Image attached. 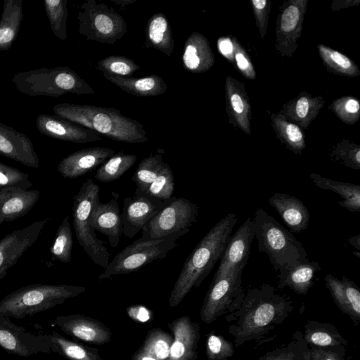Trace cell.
Returning <instances> with one entry per match:
<instances>
[{"label": "cell", "mask_w": 360, "mask_h": 360, "mask_svg": "<svg viewBox=\"0 0 360 360\" xmlns=\"http://www.w3.org/2000/svg\"><path fill=\"white\" fill-rule=\"evenodd\" d=\"M252 221L259 251L267 254L274 269L307 258L302 243L263 209L256 210Z\"/></svg>", "instance_id": "8992f818"}, {"label": "cell", "mask_w": 360, "mask_h": 360, "mask_svg": "<svg viewBox=\"0 0 360 360\" xmlns=\"http://www.w3.org/2000/svg\"><path fill=\"white\" fill-rule=\"evenodd\" d=\"M237 221L235 214H228L197 244L186 259L172 290V307L177 306L193 288L198 287L221 259Z\"/></svg>", "instance_id": "7a4b0ae2"}, {"label": "cell", "mask_w": 360, "mask_h": 360, "mask_svg": "<svg viewBox=\"0 0 360 360\" xmlns=\"http://www.w3.org/2000/svg\"><path fill=\"white\" fill-rule=\"evenodd\" d=\"M257 360H311L310 348L297 330L288 343L269 351Z\"/></svg>", "instance_id": "1f68e13d"}, {"label": "cell", "mask_w": 360, "mask_h": 360, "mask_svg": "<svg viewBox=\"0 0 360 360\" xmlns=\"http://www.w3.org/2000/svg\"><path fill=\"white\" fill-rule=\"evenodd\" d=\"M268 201L280 214L292 233H300L308 227L310 214L300 199L288 194L274 193Z\"/></svg>", "instance_id": "cb8c5ba5"}, {"label": "cell", "mask_w": 360, "mask_h": 360, "mask_svg": "<svg viewBox=\"0 0 360 360\" xmlns=\"http://www.w3.org/2000/svg\"><path fill=\"white\" fill-rule=\"evenodd\" d=\"M349 243L354 247L357 251L360 250V235L352 236L348 239Z\"/></svg>", "instance_id": "11a10c76"}, {"label": "cell", "mask_w": 360, "mask_h": 360, "mask_svg": "<svg viewBox=\"0 0 360 360\" xmlns=\"http://www.w3.org/2000/svg\"><path fill=\"white\" fill-rule=\"evenodd\" d=\"M231 101L233 110L238 113H241L243 110V103L240 96L233 94L231 96Z\"/></svg>", "instance_id": "f907efd6"}, {"label": "cell", "mask_w": 360, "mask_h": 360, "mask_svg": "<svg viewBox=\"0 0 360 360\" xmlns=\"http://www.w3.org/2000/svg\"><path fill=\"white\" fill-rule=\"evenodd\" d=\"M304 340L311 347H327L337 345L348 346L347 341L336 326L327 322L309 320L302 333Z\"/></svg>", "instance_id": "f1b7e54d"}, {"label": "cell", "mask_w": 360, "mask_h": 360, "mask_svg": "<svg viewBox=\"0 0 360 360\" xmlns=\"http://www.w3.org/2000/svg\"><path fill=\"white\" fill-rule=\"evenodd\" d=\"M198 206L184 198L172 196L165 206L142 229L141 238L158 239L183 229L195 223Z\"/></svg>", "instance_id": "30bf717a"}, {"label": "cell", "mask_w": 360, "mask_h": 360, "mask_svg": "<svg viewBox=\"0 0 360 360\" xmlns=\"http://www.w3.org/2000/svg\"><path fill=\"white\" fill-rule=\"evenodd\" d=\"M172 341L173 338L169 333L155 328L148 333L141 349L158 360H168Z\"/></svg>", "instance_id": "74e56055"}, {"label": "cell", "mask_w": 360, "mask_h": 360, "mask_svg": "<svg viewBox=\"0 0 360 360\" xmlns=\"http://www.w3.org/2000/svg\"><path fill=\"white\" fill-rule=\"evenodd\" d=\"M309 110V102L307 98L302 97L300 98L296 105V112L298 117L303 118L305 117L308 113Z\"/></svg>", "instance_id": "c3c4849f"}, {"label": "cell", "mask_w": 360, "mask_h": 360, "mask_svg": "<svg viewBox=\"0 0 360 360\" xmlns=\"http://www.w3.org/2000/svg\"><path fill=\"white\" fill-rule=\"evenodd\" d=\"M309 348L311 360H346V347L343 345L327 347L311 346Z\"/></svg>", "instance_id": "7bdbcfd3"}, {"label": "cell", "mask_w": 360, "mask_h": 360, "mask_svg": "<svg viewBox=\"0 0 360 360\" xmlns=\"http://www.w3.org/2000/svg\"><path fill=\"white\" fill-rule=\"evenodd\" d=\"M219 49L223 55L228 56L233 51V44L228 39H222L219 42Z\"/></svg>", "instance_id": "681fc988"}, {"label": "cell", "mask_w": 360, "mask_h": 360, "mask_svg": "<svg viewBox=\"0 0 360 360\" xmlns=\"http://www.w3.org/2000/svg\"><path fill=\"white\" fill-rule=\"evenodd\" d=\"M252 4L257 9H263L266 4V0H252Z\"/></svg>", "instance_id": "9f6ffc18"}, {"label": "cell", "mask_w": 360, "mask_h": 360, "mask_svg": "<svg viewBox=\"0 0 360 360\" xmlns=\"http://www.w3.org/2000/svg\"><path fill=\"white\" fill-rule=\"evenodd\" d=\"M56 325L67 335L94 344H105L111 339L108 328L98 321L80 314L62 315Z\"/></svg>", "instance_id": "d6986e66"}, {"label": "cell", "mask_w": 360, "mask_h": 360, "mask_svg": "<svg viewBox=\"0 0 360 360\" xmlns=\"http://www.w3.org/2000/svg\"><path fill=\"white\" fill-rule=\"evenodd\" d=\"M286 134L289 141L295 146V148H301L302 134L297 126L289 124L286 127Z\"/></svg>", "instance_id": "f6af8a7d"}, {"label": "cell", "mask_w": 360, "mask_h": 360, "mask_svg": "<svg viewBox=\"0 0 360 360\" xmlns=\"http://www.w3.org/2000/svg\"><path fill=\"white\" fill-rule=\"evenodd\" d=\"M102 73L122 77H131L141 68L132 59L122 56H109L96 63Z\"/></svg>", "instance_id": "ab89813d"}, {"label": "cell", "mask_w": 360, "mask_h": 360, "mask_svg": "<svg viewBox=\"0 0 360 360\" xmlns=\"http://www.w3.org/2000/svg\"><path fill=\"white\" fill-rule=\"evenodd\" d=\"M174 189V178L172 170L167 162H164L155 180L141 194L166 200L172 197Z\"/></svg>", "instance_id": "f35d334b"}, {"label": "cell", "mask_w": 360, "mask_h": 360, "mask_svg": "<svg viewBox=\"0 0 360 360\" xmlns=\"http://www.w3.org/2000/svg\"><path fill=\"white\" fill-rule=\"evenodd\" d=\"M163 153L164 151L157 152L141 161L132 176V180L136 186L135 194L143 193L155 180L165 162L162 159Z\"/></svg>", "instance_id": "e575fe53"}, {"label": "cell", "mask_w": 360, "mask_h": 360, "mask_svg": "<svg viewBox=\"0 0 360 360\" xmlns=\"http://www.w3.org/2000/svg\"><path fill=\"white\" fill-rule=\"evenodd\" d=\"M36 126L41 134L65 141L86 143L102 139L97 132L56 115H39L36 119Z\"/></svg>", "instance_id": "2e32d148"}, {"label": "cell", "mask_w": 360, "mask_h": 360, "mask_svg": "<svg viewBox=\"0 0 360 360\" xmlns=\"http://www.w3.org/2000/svg\"><path fill=\"white\" fill-rule=\"evenodd\" d=\"M325 284L339 309L348 316L353 323L360 322V291L356 284L343 276L341 279L327 274Z\"/></svg>", "instance_id": "7402d4cb"}, {"label": "cell", "mask_w": 360, "mask_h": 360, "mask_svg": "<svg viewBox=\"0 0 360 360\" xmlns=\"http://www.w3.org/2000/svg\"><path fill=\"white\" fill-rule=\"evenodd\" d=\"M136 0H112V2L121 6H125L135 2Z\"/></svg>", "instance_id": "6f0895ef"}, {"label": "cell", "mask_w": 360, "mask_h": 360, "mask_svg": "<svg viewBox=\"0 0 360 360\" xmlns=\"http://www.w3.org/2000/svg\"><path fill=\"white\" fill-rule=\"evenodd\" d=\"M11 82L22 94L30 96L59 97L66 94L91 95L94 89L67 66L39 68L18 72Z\"/></svg>", "instance_id": "5b68a950"}, {"label": "cell", "mask_w": 360, "mask_h": 360, "mask_svg": "<svg viewBox=\"0 0 360 360\" xmlns=\"http://www.w3.org/2000/svg\"><path fill=\"white\" fill-rule=\"evenodd\" d=\"M136 160V155L127 154L123 151L115 153L100 166L94 178L103 183L117 180L134 165Z\"/></svg>", "instance_id": "836d02e7"}, {"label": "cell", "mask_w": 360, "mask_h": 360, "mask_svg": "<svg viewBox=\"0 0 360 360\" xmlns=\"http://www.w3.org/2000/svg\"><path fill=\"white\" fill-rule=\"evenodd\" d=\"M128 313L134 319L146 322L150 319L149 311L144 307L136 305L128 309Z\"/></svg>", "instance_id": "bcb514c9"}, {"label": "cell", "mask_w": 360, "mask_h": 360, "mask_svg": "<svg viewBox=\"0 0 360 360\" xmlns=\"http://www.w3.org/2000/svg\"><path fill=\"white\" fill-rule=\"evenodd\" d=\"M145 46L155 49L170 57L174 41L172 28L167 16L160 12L153 14L146 27Z\"/></svg>", "instance_id": "4316f807"}, {"label": "cell", "mask_w": 360, "mask_h": 360, "mask_svg": "<svg viewBox=\"0 0 360 360\" xmlns=\"http://www.w3.org/2000/svg\"><path fill=\"white\" fill-rule=\"evenodd\" d=\"M49 220L45 219L32 222L25 228L8 233L0 240V281L38 239Z\"/></svg>", "instance_id": "4fadbf2b"}, {"label": "cell", "mask_w": 360, "mask_h": 360, "mask_svg": "<svg viewBox=\"0 0 360 360\" xmlns=\"http://www.w3.org/2000/svg\"><path fill=\"white\" fill-rule=\"evenodd\" d=\"M299 20V10L295 6H288L281 17V29L286 32H291L296 27Z\"/></svg>", "instance_id": "ee69618b"}, {"label": "cell", "mask_w": 360, "mask_h": 360, "mask_svg": "<svg viewBox=\"0 0 360 360\" xmlns=\"http://www.w3.org/2000/svg\"><path fill=\"white\" fill-rule=\"evenodd\" d=\"M168 327L174 335L168 360H196L199 325L184 316L173 321Z\"/></svg>", "instance_id": "ac0fdd59"}, {"label": "cell", "mask_w": 360, "mask_h": 360, "mask_svg": "<svg viewBox=\"0 0 360 360\" xmlns=\"http://www.w3.org/2000/svg\"><path fill=\"white\" fill-rule=\"evenodd\" d=\"M359 103L354 99H349L345 103V110L350 113H355L359 111Z\"/></svg>", "instance_id": "816d5d0a"}, {"label": "cell", "mask_w": 360, "mask_h": 360, "mask_svg": "<svg viewBox=\"0 0 360 360\" xmlns=\"http://www.w3.org/2000/svg\"><path fill=\"white\" fill-rule=\"evenodd\" d=\"M23 18L22 0H4L0 19V51L11 48Z\"/></svg>", "instance_id": "83f0119b"}, {"label": "cell", "mask_w": 360, "mask_h": 360, "mask_svg": "<svg viewBox=\"0 0 360 360\" xmlns=\"http://www.w3.org/2000/svg\"><path fill=\"white\" fill-rule=\"evenodd\" d=\"M242 274L231 271L224 276L213 277L200 311L203 322L210 324L232 311L236 300L244 291Z\"/></svg>", "instance_id": "8fae6325"}, {"label": "cell", "mask_w": 360, "mask_h": 360, "mask_svg": "<svg viewBox=\"0 0 360 360\" xmlns=\"http://www.w3.org/2000/svg\"><path fill=\"white\" fill-rule=\"evenodd\" d=\"M236 59L238 66L240 70H244L248 68L249 63L242 53H237L236 55Z\"/></svg>", "instance_id": "f5cc1de1"}, {"label": "cell", "mask_w": 360, "mask_h": 360, "mask_svg": "<svg viewBox=\"0 0 360 360\" xmlns=\"http://www.w3.org/2000/svg\"><path fill=\"white\" fill-rule=\"evenodd\" d=\"M100 188L91 179L85 181L73 198L72 223L77 240L87 256L96 264L105 269L110 254L105 243L96 237L89 217L99 200Z\"/></svg>", "instance_id": "ba28073f"}, {"label": "cell", "mask_w": 360, "mask_h": 360, "mask_svg": "<svg viewBox=\"0 0 360 360\" xmlns=\"http://www.w3.org/2000/svg\"><path fill=\"white\" fill-rule=\"evenodd\" d=\"M254 238L253 221L252 218H248L229 238L214 277L224 276L231 271L243 272Z\"/></svg>", "instance_id": "5bb4252c"}, {"label": "cell", "mask_w": 360, "mask_h": 360, "mask_svg": "<svg viewBox=\"0 0 360 360\" xmlns=\"http://www.w3.org/2000/svg\"><path fill=\"white\" fill-rule=\"evenodd\" d=\"M133 360H158L148 353L140 349L134 356Z\"/></svg>", "instance_id": "db71d44e"}, {"label": "cell", "mask_w": 360, "mask_h": 360, "mask_svg": "<svg viewBox=\"0 0 360 360\" xmlns=\"http://www.w3.org/2000/svg\"><path fill=\"white\" fill-rule=\"evenodd\" d=\"M51 352H57L68 360H101L98 350L73 342L58 333L51 334Z\"/></svg>", "instance_id": "d6a6232c"}, {"label": "cell", "mask_w": 360, "mask_h": 360, "mask_svg": "<svg viewBox=\"0 0 360 360\" xmlns=\"http://www.w3.org/2000/svg\"><path fill=\"white\" fill-rule=\"evenodd\" d=\"M44 3L53 33L60 40L67 39L68 1L44 0Z\"/></svg>", "instance_id": "8d00e7d4"}, {"label": "cell", "mask_w": 360, "mask_h": 360, "mask_svg": "<svg viewBox=\"0 0 360 360\" xmlns=\"http://www.w3.org/2000/svg\"><path fill=\"white\" fill-rule=\"evenodd\" d=\"M72 233L68 215L58 226L53 243L50 248L51 260L68 263L72 258Z\"/></svg>", "instance_id": "d590c367"}, {"label": "cell", "mask_w": 360, "mask_h": 360, "mask_svg": "<svg viewBox=\"0 0 360 360\" xmlns=\"http://www.w3.org/2000/svg\"><path fill=\"white\" fill-rule=\"evenodd\" d=\"M89 222L94 231L108 237L112 247L118 245L123 228L117 198H112L105 203L98 200L94 204Z\"/></svg>", "instance_id": "44dd1931"}, {"label": "cell", "mask_w": 360, "mask_h": 360, "mask_svg": "<svg viewBox=\"0 0 360 360\" xmlns=\"http://www.w3.org/2000/svg\"><path fill=\"white\" fill-rule=\"evenodd\" d=\"M86 291L82 286L66 284H32L0 300V316L22 319L50 309Z\"/></svg>", "instance_id": "277c9868"}, {"label": "cell", "mask_w": 360, "mask_h": 360, "mask_svg": "<svg viewBox=\"0 0 360 360\" xmlns=\"http://www.w3.org/2000/svg\"><path fill=\"white\" fill-rule=\"evenodd\" d=\"M40 192L16 187H0V226L25 216L35 205Z\"/></svg>", "instance_id": "603a6c76"}, {"label": "cell", "mask_w": 360, "mask_h": 360, "mask_svg": "<svg viewBox=\"0 0 360 360\" xmlns=\"http://www.w3.org/2000/svg\"><path fill=\"white\" fill-rule=\"evenodd\" d=\"M32 186L29 174L0 162V187H16L29 190Z\"/></svg>", "instance_id": "b9f144b4"}, {"label": "cell", "mask_w": 360, "mask_h": 360, "mask_svg": "<svg viewBox=\"0 0 360 360\" xmlns=\"http://www.w3.org/2000/svg\"><path fill=\"white\" fill-rule=\"evenodd\" d=\"M168 200H161L143 194L125 198L121 214L123 234L128 238H134Z\"/></svg>", "instance_id": "9a60e30c"}, {"label": "cell", "mask_w": 360, "mask_h": 360, "mask_svg": "<svg viewBox=\"0 0 360 360\" xmlns=\"http://www.w3.org/2000/svg\"><path fill=\"white\" fill-rule=\"evenodd\" d=\"M77 19L79 32L88 40L114 44L127 32L124 18L113 8L95 0L80 6Z\"/></svg>", "instance_id": "9c48e42d"}, {"label": "cell", "mask_w": 360, "mask_h": 360, "mask_svg": "<svg viewBox=\"0 0 360 360\" xmlns=\"http://www.w3.org/2000/svg\"><path fill=\"white\" fill-rule=\"evenodd\" d=\"M208 360H227L234 354L233 344L221 335L210 333L206 341Z\"/></svg>", "instance_id": "60d3db41"}, {"label": "cell", "mask_w": 360, "mask_h": 360, "mask_svg": "<svg viewBox=\"0 0 360 360\" xmlns=\"http://www.w3.org/2000/svg\"><path fill=\"white\" fill-rule=\"evenodd\" d=\"M311 181L319 188L330 190L340 195L343 199L338 204L353 212L360 211V185L347 182L334 181L319 174L312 173L309 175Z\"/></svg>", "instance_id": "f546056e"}, {"label": "cell", "mask_w": 360, "mask_h": 360, "mask_svg": "<svg viewBox=\"0 0 360 360\" xmlns=\"http://www.w3.org/2000/svg\"><path fill=\"white\" fill-rule=\"evenodd\" d=\"M330 57L335 63L343 69H349L351 68V61L345 55L338 51H332Z\"/></svg>", "instance_id": "7dc6e473"}, {"label": "cell", "mask_w": 360, "mask_h": 360, "mask_svg": "<svg viewBox=\"0 0 360 360\" xmlns=\"http://www.w3.org/2000/svg\"><path fill=\"white\" fill-rule=\"evenodd\" d=\"M290 297L276 292L270 284L249 288L238 297L232 311L225 316L229 333L236 347L260 341L281 324L292 312Z\"/></svg>", "instance_id": "6da1fadb"}, {"label": "cell", "mask_w": 360, "mask_h": 360, "mask_svg": "<svg viewBox=\"0 0 360 360\" xmlns=\"http://www.w3.org/2000/svg\"><path fill=\"white\" fill-rule=\"evenodd\" d=\"M104 77L122 90L140 97L158 96L163 94L167 86L163 79L156 75L136 78L102 73Z\"/></svg>", "instance_id": "484cf974"}, {"label": "cell", "mask_w": 360, "mask_h": 360, "mask_svg": "<svg viewBox=\"0 0 360 360\" xmlns=\"http://www.w3.org/2000/svg\"><path fill=\"white\" fill-rule=\"evenodd\" d=\"M53 110L56 116L114 141L139 143L148 140L142 124L113 108L63 103Z\"/></svg>", "instance_id": "3957f363"}, {"label": "cell", "mask_w": 360, "mask_h": 360, "mask_svg": "<svg viewBox=\"0 0 360 360\" xmlns=\"http://www.w3.org/2000/svg\"><path fill=\"white\" fill-rule=\"evenodd\" d=\"M0 155L27 167H39L38 155L29 137L1 122Z\"/></svg>", "instance_id": "ffe728a7"}, {"label": "cell", "mask_w": 360, "mask_h": 360, "mask_svg": "<svg viewBox=\"0 0 360 360\" xmlns=\"http://www.w3.org/2000/svg\"><path fill=\"white\" fill-rule=\"evenodd\" d=\"M210 53L205 39L198 32H193L184 44L182 62L185 69L194 72H201L210 65Z\"/></svg>", "instance_id": "4dcf8cb0"}, {"label": "cell", "mask_w": 360, "mask_h": 360, "mask_svg": "<svg viewBox=\"0 0 360 360\" xmlns=\"http://www.w3.org/2000/svg\"><path fill=\"white\" fill-rule=\"evenodd\" d=\"M321 270L319 264L307 258L280 269L278 288H290L297 294L305 295L314 285L316 274Z\"/></svg>", "instance_id": "d4e9b609"}, {"label": "cell", "mask_w": 360, "mask_h": 360, "mask_svg": "<svg viewBox=\"0 0 360 360\" xmlns=\"http://www.w3.org/2000/svg\"><path fill=\"white\" fill-rule=\"evenodd\" d=\"M115 153L113 149L105 147L84 148L62 159L58 165L57 171L64 178H78L101 165Z\"/></svg>", "instance_id": "e0dca14e"}, {"label": "cell", "mask_w": 360, "mask_h": 360, "mask_svg": "<svg viewBox=\"0 0 360 360\" xmlns=\"http://www.w3.org/2000/svg\"><path fill=\"white\" fill-rule=\"evenodd\" d=\"M0 347L10 354L30 356L51 352V335L34 334L0 316Z\"/></svg>", "instance_id": "7c38bea8"}, {"label": "cell", "mask_w": 360, "mask_h": 360, "mask_svg": "<svg viewBox=\"0 0 360 360\" xmlns=\"http://www.w3.org/2000/svg\"><path fill=\"white\" fill-rule=\"evenodd\" d=\"M188 232L189 229H186L162 238L137 239L114 257L99 275L98 279L129 274L153 262L165 258L168 252L176 247L177 240Z\"/></svg>", "instance_id": "52a82bcc"}]
</instances>
